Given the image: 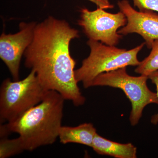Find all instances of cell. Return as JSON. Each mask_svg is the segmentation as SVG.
I'll list each match as a JSON object with an SVG mask.
<instances>
[{
    "label": "cell",
    "instance_id": "6da1fadb",
    "mask_svg": "<svg viewBox=\"0 0 158 158\" xmlns=\"http://www.w3.org/2000/svg\"><path fill=\"white\" fill-rule=\"evenodd\" d=\"M79 32L64 20L49 16L36 24L32 42L24 54L25 65L35 72L46 90L60 94L76 106L85 104L75 76L76 62L71 56V41Z\"/></svg>",
    "mask_w": 158,
    "mask_h": 158
},
{
    "label": "cell",
    "instance_id": "7a4b0ae2",
    "mask_svg": "<svg viewBox=\"0 0 158 158\" xmlns=\"http://www.w3.org/2000/svg\"><path fill=\"white\" fill-rule=\"evenodd\" d=\"M65 99L55 90H48L42 101L13 122L6 123L11 133L19 135L26 151L53 144L62 127Z\"/></svg>",
    "mask_w": 158,
    "mask_h": 158
},
{
    "label": "cell",
    "instance_id": "3957f363",
    "mask_svg": "<svg viewBox=\"0 0 158 158\" xmlns=\"http://www.w3.org/2000/svg\"><path fill=\"white\" fill-rule=\"evenodd\" d=\"M89 56L84 59L81 66L75 70L77 82H81L85 88L91 87L94 79L99 75L127 66H137L140 62L138 53L145 45L143 43L132 49L119 48L89 39Z\"/></svg>",
    "mask_w": 158,
    "mask_h": 158
},
{
    "label": "cell",
    "instance_id": "277c9868",
    "mask_svg": "<svg viewBox=\"0 0 158 158\" xmlns=\"http://www.w3.org/2000/svg\"><path fill=\"white\" fill-rule=\"evenodd\" d=\"M47 91L33 70L22 80L5 79L0 88L1 123L16 120L42 101Z\"/></svg>",
    "mask_w": 158,
    "mask_h": 158
},
{
    "label": "cell",
    "instance_id": "5b68a950",
    "mask_svg": "<svg viewBox=\"0 0 158 158\" xmlns=\"http://www.w3.org/2000/svg\"><path fill=\"white\" fill-rule=\"evenodd\" d=\"M147 76L130 75L127 67L99 75L92 82L91 87L109 86L118 88L124 92L131 102V110L129 117L131 124L137 125L142 117L144 108L148 105H158L156 93L151 91L147 85Z\"/></svg>",
    "mask_w": 158,
    "mask_h": 158
},
{
    "label": "cell",
    "instance_id": "8992f818",
    "mask_svg": "<svg viewBox=\"0 0 158 158\" xmlns=\"http://www.w3.org/2000/svg\"><path fill=\"white\" fill-rule=\"evenodd\" d=\"M127 22V19L121 11L113 14L98 7L92 11L82 8L78 22L89 39L110 46L118 44L123 36L118 34V30Z\"/></svg>",
    "mask_w": 158,
    "mask_h": 158
},
{
    "label": "cell",
    "instance_id": "52a82bcc",
    "mask_svg": "<svg viewBox=\"0 0 158 158\" xmlns=\"http://www.w3.org/2000/svg\"><path fill=\"white\" fill-rule=\"evenodd\" d=\"M37 23H21L16 34L3 33L0 37V58L9 69L13 81L19 80L21 60L32 42Z\"/></svg>",
    "mask_w": 158,
    "mask_h": 158
},
{
    "label": "cell",
    "instance_id": "ba28073f",
    "mask_svg": "<svg viewBox=\"0 0 158 158\" xmlns=\"http://www.w3.org/2000/svg\"><path fill=\"white\" fill-rule=\"evenodd\" d=\"M117 5L127 20V24L118 30V34L123 36L133 33L139 34L148 48H151L153 43L158 39V13L151 10L137 11L128 0L118 1Z\"/></svg>",
    "mask_w": 158,
    "mask_h": 158
},
{
    "label": "cell",
    "instance_id": "9c48e42d",
    "mask_svg": "<svg viewBox=\"0 0 158 158\" xmlns=\"http://www.w3.org/2000/svg\"><path fill=\"white\" fill-rule=\"evenodd\" d=\"M94 152L101 155L116 158H136L137 148L131 143L122 144L110 141L97 133L92 144Z\"/></svg>",
    "mask_w": 158,
    "mask_h": 158
},
{
    "label": "cell",
    "instance_id": "30bf717a",
    "mask_svg": "<svg viewBox=\"0 0 158 158\" xmlns=\"http://www.w3.org/2000/svg\"><path fill=\"white\" fill-rule=\"evenodd\" d=\"M97 133L96 128L91 123H83L74 127L62 126L59 138L63 144L77 143L91 147Z\"/></svg>",
    "mask_w": 158,
    "mask_h": 158
},
{
    "label": "cell",
    "instance_id": "8fae6325",
    "mask_svg": "<svg viewBox=\"0 0 158 158\" xmlns=\"http://www.w3.org/2000/svg\"><path fill=\"white\" fill-rule=\"evenodd\" d=\"M151 49L149 55L136 67V73L148 77L150 74L158 70V39L154 41Z\"/></svg>",
    "mask_w": 158,
    "mask_h": 158
},
{
    "label": "cell",
    "instance_id": "7c38bea8",
    "mask_svg": "<svg viewBox=\"0 0 158 158\" xmlns=\"http://www.w3.org/2000/svg\"><path fill=\"white\" fill-rule=\"evenodd\" d=\"M25 150L22 140L19 136L14 139L8 137L1 138L0 158H6L19 154Z\"/></svg>",
    "mask_w": 158,
    "mask_h": 158
},
{
    "label": "cell",
    "instance_id": "4fadbf2b",
    "mask_svg": "<svg viewBox=\"0 0 158 158\" xmlns=\"http://www.w3.org/2000/svg\"><path fill=\"white\" fill-rule=\"evenodd\" d=\"M134 6L139 11L151 10L158 12V0H133Z\"/></svg>",
    "mask_w": 158,
    "mask_h": 158
},
{
    "label": "cell",
    "instance_id": "5bb4252c",
    "mask_svg": "<svg viewBox=\"0 0 158 158\" xmlns=\"http://www.w3.org/2000/svg\"><path fill=\"white\" fill-rule=\"evenodd\" d=\"M148 79L151 80L152 84L155 85L158 98V70L150 74L148 76ZM151 122L153 125L158 124V112L157 113L152 116Z\"/></svg>",
    "mask_w": 158,
    "mask_h": 158
},
{
    "label": "cell",
    "instance_id": "9a60e30c",
    "mask_svg": "<svg viewBox=\"0 0 158 158\" xmlns=\"http://www.w3.org/2000/svg\"><path fill=\"white\" fill-rule=\"evenodd\" d=\"M94 3L98 7L104 9H112L114 6L111 4L109 0H88Z\"/></svg>",
    "mask_w": 158,
    "mask_h": 158
},
{
    "label": "cell",
    "instance_id": "2e32d148",
    "mask_svg": "<svg viewBox=\"0 0 158 158\" xmlns=\"http://www.w3.org/2000/svg\"><path fill=\"white\" fill-rule=\"evenodd\" d=\"M11 133L9 131L7 124H1L0 126V137L1 138L8 137L9 135Z\"/></svg>",
    "mask_w": 158,
    "mask_h": 158
}]
</instances>
